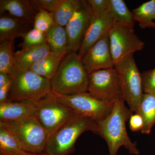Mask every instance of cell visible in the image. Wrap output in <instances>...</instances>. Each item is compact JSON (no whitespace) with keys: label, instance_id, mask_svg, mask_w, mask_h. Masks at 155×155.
Returning <instances> with one entry per match:
<instances>
[{"label":"cell","instance_id":"cell-1","mask_svg":"<svg viewBox=\"0 0 155 155\" xmlns=\"http://www.w3.org/2000/svg\"><path fill=\"white\" fill-rule=\"evenodd\" d=\"M134 114L125 105L124 100H119L114 104L113 110L107 118L97 122L98 135L107 143L109 155H117L122 147L130 154L138 155L140 153L136 144L129 137L125 126L126 122Z\"/></svg>","mask_w":155,"mask_h":155},{"label":"cell","instance_id":"cell-2","mask_svg":"<svg viewBox=\"0 0 155 155\" xmlns=\"http://www.w3.org/2000/svg\"><path fill=\"white\" fill-rule=\"evenodd\" d=\"M88 76L78 53H69L63 58L50 81L52 92L70 95L87 92Z\"/></svg>","mask_w":155,"mask_h":155},{"label":"cell","instance_id":"cell-3","mask_svg":"<svg viewBox=\"0 0 155 155\" xmlns=\"http://www.w3.org/2000/svg\"><path fill=\"white\" fill-rule=\"evenodd\" d=\"M98 134L95 120L77 115L55 131L48 140L45 153L48 155H69L74 152L75 142L84 132Z\"/></svg>","mask_w":155,"mask_h":155},{"label":"cell","instance_id":"cell-4","mask_svg":"<svg viewBox=\"0 0 155 155\" xmlns=\"http://www.w3.org/2000/svg\"><path fill=\"white\" fill-rule=\"evenodd\" d=\"M10 75L11 86L8 101L35 104L51 93L50 81L30 69H17Z\"/></svg>","mask_w":155,"mask_h":155},{"label":"cell","instance_id":"cell-5","mask_svg":"<svg viewBox=\"0 0 155 155\" xmlns=\"http://www.w3.org/2000/svg\"><path fill=\"white\" fill-rule=\"evenodd\" d=\"M0 123L11 131L26 152L44 153L49 136L35 116H27L17 121Z\"/></svg>","mask_w":155,"mask_h":155},{"label":"cell","instance_id":"cell-6","mask_svg":"<svg viewBox=\"0 0 155 155\" xmlns=\"http://www.w3.org/2000/svg\"><path fill=\"white\" fill-rule=\"evenodd\" d=\"M87 92L97 99L107 104H114L123 99L121 80L115 67L89 73Z\"/></svg>","mask_w":155,"mask_h":155},{"label":"cell","instance_id":"cell-7","mask_svg":"<svg viewBox=\"0 0 155 155\" xmlns=\"http://www.w3.org/2000/svg\"><path fill=\"white\" fill-rule=\"evenodd\" d=\"M114 67L121 80L123 99L130 110L135 113L144 92L141 73L137 68L133 54L115 64Z\"/></svg>","mask_w":155,"mask_h":155},{"label":"cell","instance_id":"cell-8","mask_svg":"<svg viewBox=\"0 0 155 155\" xmlns=\"http://www.w3.org/2000/svg\"><path fill=\"white\" fill-rule=\"evenodd\" d=\"M51 95L60 102L71 108L77 115L88 117L97 122L105 119L113 110L114 104L101 101L87 92L70 95L52 92Z\"/></svg>","mask_w":155,"mask_h":155},{"label":"cell","instance_id":"cell-9","mask_svg":"<svg viewBox=\"0 0 155 155\" xmlns=\"http://www.w3.org/2000/svg\"><path fill=\"white\" fill-rule=\"evenodd\" d=\"M35 117L45 128L49 138L58 128L77 114L50 94L34 104Z\"/></svg>","mask_w":155,"mask_h":155},{"label":"cell","instance_id":"cell-10","mask_svg":"<svg viewBox=\"0 0 155 155\" xmlns=\"http://www.w3.org/2000/svg\"><path fill=\"white\" fill-rule=\"evenodd\" d=\"M114 64L144 48V43L134 33V28L114 23L108 33Z\"/></svg>","mask_w":155,"mask_h":155},{"label":"cell","instance_id":"cell-11","mask_svg":"<svg viewBox=\"0 0 155 155\" xmlns=\"http://www.w3.org/2000/svg\"><path fill=\"white\" fill-rule=\"evenodd\" d=\"M94 17L87 1L79 0L76 10L66 27L69 53L78 52Z\"/></svg>","mask_w":155,"mask_h":155},{"label":"cell","instance_id":"cell-12","mask_svg":"<svg viewBox=\"0 0 155 155\" xmlns=\"http://www.w3.org/2000/svg\"><path fill=\"white\" fill-rule=\"evenodd\" d=\"M84 68L89 74L115 66L111 54L108 34L97 41L81 58Z\"/></svg>","mask_w":155,"mask_h":155},{"label":"cell","instance_id":"cell-13","mask_svg":"<svg viewBox=\"0 0 155 155\" xmlns=\"http://www.w3.org/2000/svg\"><path fill=\"white\" fill-rule=\"evenodd\" d=\"M114 23L115 20L109 9L102 15L94 17L78 52L81 58L97 41L108 34Z\"/></svg>","mask_w":155,"mask_h":155},{"label":"cell","instance_id":"cell-14","mask_svg":"<svg viewBox=\"0 0 155 155\" xmlns=\"http://www.w3.org/2000/svg\"><path fill=\"white\" fill-rule=\"evenodd\" d=\"M33 0H1V15L8 12L9 15L33 23L40 10Z\"/></svg>","mask_w":155,"mask_h":155},{"label":"cell","instance_id":"cell-15","mask_svg":"<svg viewBox=\"0 0 155 155\" xmlns=\"http://www.w3.org/2000/svg\"><path fill=\"white\" fill-rule=\"evenodd\" d=\"M33 27V23L18 19L10 15H1L0 43L14 42L17 37L23 35Z\"/></svg>","mask_w":155,"mask_h":155},{"label":"cell","instance_id":"cell-16","mask_svg":"<svg viewBox=\"0 0 155 155\" xmlns=\"http://www.w3.org/2000/svg\"><path fill=\"white\" fill-rule=\"evenodd\" d=\"M34 104L23 102L8 101L0 104V122L17 121L29 116H35Z\"/></svg>","mask_w":155,"mask_h":155},{"label":"cell","instance_id":"cell-17","mask_svg":"<svg viewBox=\"0 0 155 155\" xmlns=\"http://www.w3.org/2000/svg\"><path fill=\"white\" fill-rule=\"evenodd\" d=\"M51 52L46 43L29 48L21 49L14 53L17 69H29L35 64Z\"/></svg>","mask_w":155,"mask_h":155},{"label":"cell","instance_id":"cell-18","mask_svg":"<svg viewBox=\"0 0 155 155\" xmlns=\"http://www.w3.org/2000/svg\"><path fill=\"white\" fill-rule=\"evenodd\" d=\"M46 43L52 52L62 57L69 53V43L66 27L54 24L45 34Z\"/></svg>","mask_w":155,"mask_h":155},{"label":"cell","instance_id":"cell-19","mask_svg":"<svg viewBox=\"0 0 155 155\" xmlns=\"http://www.w3.org/2000/svg\"><path fill=\"white\" fill-rule=\"evenodd\" d=\"M135 113L140 115L143 120L141 133L150 134L155 125V94L144 93Z\"/></svg>","mask_w":155,"mask_h":155},{"label":"cell","instance_id":"cell-20","mask_svg":"<svg viewBox=\"0 0 155 155\" xmlns=\"http://www.w3.org/2000/svg\"><path fill=\"white\" fill-rule=\"evenodd\" d=\"M64 58L51 52L29 69L40 76L51 81L55 75Z\"/></svg>","mask_w":155,"mask_h":155},{"label":"cell","instance_id":"cell-21","mask_svg":"<svg viewBox=\"0 0 155 155\" xmlns=\"http://www.w3.org/2000/svg\"><path fill=\"white\" fill-rule=\"evenodd\" d=\"M14 135L0 123V155H27Z\"/></svg>","mask_w":155,"mask_h":155},{"label":"cell","instance_id":"cell-22","mask_svg":"<svg viewBox=\"0 0 155 155\" xmlns=\"http://www.w3.org/2000/svg\"><path fill=\"white\" fill-rule=\"evenodd\" d=\"M134 19L138 22L140 27L155 28V0L143 3L132 11Z\"/></svg>","mask_w":155,"mask_h":155},{"label":"cell","instance_id":"cell-23","mask_svg":"<svg viewBox=\"0 0 155 155\" xmlns=\"http://www.w3.org/2000/svg\"><path fill=\"white\" fill-rule=\"evenodd\" d=\"M109 10L113 15L115 23L134 28L135 20L123 0H109Z\"/></svg>","mask_w":155,"mask_h":155},{"label":"cell","instance_id":"cell-24","mask_svg":"<svg viewBox=\"0 0 155 155\" xmlns=\"http://www.w3.org/2000/svg\"><path fill=\"white\" fill-rule=\"evenodd\" d=\"M13 42L0 43V72L11 75L17 69L14 53H13Z\"/></svg>","mask_w":155,"mask_h":155},{"label":"cell","instance_id":"cell-25","mask_svg":"<svg viewBox=\"0 0 155 155\" xmlns=\"http://www.w3.org/2000/svg\"><path fill=\"white\" fill-rule=\"evenodd\" d=\"M79 2V0H62L58 8L52 14L54 23L66 27Z\"/></svg>","mask_w":155,"mask_h":155},{"label":"cell","instance_id":"cell-26","mask_svg":"<svg viewBox=\"0 0 155 155\" xmlns=\"http://www.w3.org/2000/svg\"><path fill=\"white\" fill-rule=\"evenodd\" d=\"M22 38L23 41L20 45L22 49L29 48L46 43L45 34L33 28L25 33Z\"/></svg>","mask_w":155,"mask_h":155},{"label":"cell","instance_id":"cell-27","mask_svg":"<svg viewBox=\"0 0 155 155\" xmlns=\"http://www.w3.org/2000/svg\"><path fill=\"white\" fill-rule=\"evenodd\" d=\"M54 24L53 14L43 9H40L35 17L33 28L45 34Z\"/></svg>","mask_w":155,"mask_h":155},{"label":"cell","instance_id":"cell-28","mask_svg":"<svg viewBox=\"0 0 155 155\" xmlns=\"http://www.w3.org/2000/svg\"><path fill=\"white\" fill-rule=\"evenodd\" d=\"M144 93L155 94V68L141 73Z\"/></svg>","mask_w":155,"mask_h":155},{"label":"cell","instance_id":"cell-29","mask_svg":"<svg viewBox=\"0 0 155 155\" xmlns=\"http://www.w3.org/2000/svg\"><path fill=\"white\" fill-rule=\"evenodd\" d=\"M87 1L95 17L102 15L109 9V0H88Z\"/></svg>","mask_w":155,"mask_h":155},{"label":"cell","instance_id":"cell-30","mask_svg":"<svg viewBox=\"0 0 155 155\" xmlns=\"http://www.w3.org/2000/svg\"><path fill=\"white\" fill-rule=\"evenodd\" d=\"M40 9L53 14L62 2V0H33Z\"/></svg>","mask_w":155,"mask_h":155},{"label":"cell","instance_id":"cell-31","mask_svg":"<svg viewBox=\"0 0 155 155\" xmlns=\"http://www.w3.org/2000/svg\"><path fill=\"white\" fill-rule=\"evenodd\" d=\"M143 126L142 118L138 114L134 113L129 119V127L133 132L141 131Z\"/></svg>","mask_w":155,"mask_h":155},{"label":"cell","instance_id":"cell-32","mask_svg":"<svg viewBox=\"0 0 155 155\" xmlns=\"http://www.w3.org/2000/svg\"><path fill=\"white\" fill-rule=\"evenodd\" d=\"M11 86V80L5 85L0 87V104L8 101Z\"/></svg>","mask_w":155,"mask_h":155},{"label":"cell","instance_id":"cell-33","mask_svg":"<svg viewBox=\"0 0 155 155\" xmlns=\"http://www.w3.org/2000/svg\"><path fill=\"white\" fill-rule=\"evenodd\" d=\"M11 80V75L0 72V87L4 86Z\"/></svg>","mask_w":155,"mask_h":155},{"label":"cell","instance_id":"cell-34","mask_svg":"<svg viewBox=\"0 0 155 155\" xmlns=\"http://www.w3.org/2000/svg\"><path fill=\"white\" fill-rule=\"evenodd\" d=\"M27 155H47L45 153H43L42 154H35V153H29Z\"/></svg>","mask_w":155,"mask_h":155}]
</instances>
